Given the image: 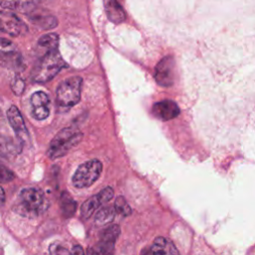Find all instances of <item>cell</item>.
Wrapping results in <instances>:
<instances>
[{
    "instance_id": "6da1fadb",
    "label": "cell",
    "mask_w": 255,
    "mask_h": 255,
    "mask_svg": "<svg viewBox=\"0 0 255 255\" xmlns=\"http://www.w3.org/2000/svg\"><path fill=\"white\" fill-rule=\"evenodd\" d=\"M49 206L45 193L37 187H27L20 191L12 210L24 217H36L44 213Z\"/></svg>"
},
{
    "instance_id": "7a4b0ae2",
    "label": "cell",
    "mask_w": 255,
    "mask_h": 255,
    "mask_svg": "<svg viewBox=\"0 0 255 255\" xmlns=\"http://www.w3.org/2000/svg\"><path fill=\"white\" fill-rule=\"evenodd\" d=\"M66 63L59 50L46 53L39 57L35 64L31 77L35 83H47L51 81L64 67Z\"/></svg>"
},
{
    "instance_id": "3957f363",
    "label": "cell",
    "mask_w": 255,
    "mask_h": 255,
    "mask_svg": "<svg viewBox=\"0 0 255 255\" xmlns=\"http://www.w3.org/2000/svg\"><path fill=\"white\" fill-rule=\"evenodd\" d=\"M82 138L83 133L78 128L74 127L62 128L51 140L47 151L48 156L51 159H56L66 155Z\"/></svg>"
},
{
    "instance_id": "277c9868",
    "label": "cell",
    "mask_w": 255,
    "mask_h": 255,
    "mask_svg": "<svg viewBox=\"0 0 255 255\" xmlns=\"http://www.w3.org/2000/svg\"><path fill=\"white\" fill-rule=\"evenodd\" d=\"M83 79L74 76L64 80L57 88L56 103L60 109H70L77 105L81 99Z\"/></svg>"
},
{
    "instance_id": "5b68a950",
    "label": "cell",
    "mask_w": 255,
    "mask_h": 255,
    "mask_svg": "<svg viewBox=\"0 0 255 255\" xmlns=\"http://www.w3.org/2000/svg\"><path fill=\"white\" fill-rule=\"evenodd\" d=\"M103 164L98 159H91L82 163L75 171L72 182L77 188L91 186L101 175Z\"/></svg>"
},
{
    "instance_id": "8992f818",
    "label": "cell",
    "mask_w": 255,
    "mask_h": 255,
    "mask_svg": "<svg viewBox=\"0 0 255 255\" xmlns=\"http://www.w3.org/2000/svg\"><path fill=\"white\" fill-rule=\"evenodd\" d=\"M0 31L10 36H24L28 32V27L17 15L8 11H0Z\"/></svg>"
},
{
    "instance_id": "52a82bcc",
    "label": "cell",
    "mask_w": 255,
    "mask_h": 255,
    "mask_svg": "<svg viewBox=\"0 0 255 255\" xmlns=\"http://www.w3.org/2000/svg\"><path fill=\"white\" fill-rule=\"evenodd\" d=\"M175 62L173 57H163L155 66L154 80L161 87H170L174 82Z\"/></svg>"
},
{
    "instance_id": "ba28073f",
    "label": "cell",
    "mask_w": 255,
    "mask_h": 255,
    "mask_svg": "<svg viewBox=\"0 0 255 255\" xmlns=\"http://www.w3.org/2000/svg\"><path fill=\"white\" fill-rule=\"evenodd\" d=\"M0 61L11 69L20 68L22 65L20 51L13 42L5 38H0Z\"/></svg>"
},
{
    "instance_id": "9c48e42d",
    "label": "cell",
    "mask_w": 255,
    "mask_h": 255,
    "mask_svg": "<svg viewBox=\"0 0 255 255\" xmlns=\"http://www.w3.org/2000/svg\"><path fill=\"white\" fill-rule=\"evenodd\" d=\"M114 197V190L111 187H106L99 193L93 195L88 200H86L81 207V217L83 219H88L92 214L103 204L109 202Z\"/></svg>"
},
{
    "instance_id": "30bf717a",
    "label": "cell",
    "mask_w": 255,
    "mask_h": 255,
    "mask_svg": "<svg viewBox=\"0 0 255 255\" xmlns=\"http://www.w3.org/2000/svg\"><path fill=\"white\" fill-rule=\"evenodd\" d=\"M7 119H8V122H9L10 126L12 127V128L14 129V131H15L17 137H18V140L21 143L27 141L28 138H29L28 129L25 126V122L23 120V117H22L21 113L19 112V110L16 106H11L8 109Z\"/></svg>"
},
{
    "instance_id": "8fae6325",
    "label": "cell",
    "mask_w": 255,
    "mask_h": 255,
    "mask_svg": "<svg viewBox=\"0 0 255 255\" xmlns=\"http://www.w3.org/2000/svg\"><path fill=\"white\" fill-rule=\"evenodd\" d=\"M151 113L156 119L166 122L176 118L179 115L180 110L175 102L171 100H163L152 106Z\"/></svg>"
},
{
    "instance_id": "7c38bea8",
    "label": "cell",
    "mask_w": 255,
    "mask_h": 255,
    "mask_svg": "<svg viewBox=\"0 0 255 255\" xmlns=\"http://www.w3.org/2000/svg\"><path fill=\"white\" fill-rule=\"evenodd\" d=\"M49 97L44 92H36L31 96L32 115L38 121L46 120L50 114Z\"/></svg>"
},
{
    "instance_id": "4fadbf2b",
    "label": "cell",
    "mask_w": 255,
    "mask_h": 255,
    "mask_svg": "<svg viewBox=\"0 0 255 255\" xmlns=\"http://www.w3.org/2000/svg\"><path fill=\"white\" fill-rule=\"evenodd\" d=\"M120 233H121L120 226L118 224H114L109 226L107 229H105L101 234V238L98 244L107 253V255H111L113 253L115 249L116 241Z\"/></svg>"
},
{
    "instance_id": "5bb4252c",
    "label": "cell",
    "mask_w": 255,
    "mask_h": 255,
    "mask_svg": "<svg viewBox=\"0 0 255 255\" xmlns=\"http://www.w3.org/2000/svg\"><path fill=\"white\" fill-rule=\"evenodd\" d=\"M21 142L14 141L11 137L0 133V158L11 159L21 151Z\"/></svg>"
},
{
    "instance_id": "9a60e30c",
    "label": "cell",
    "mask_w": 255,
    "mask_h": 255,
    "mask_svg": "<svg viewBox=\"0 0 255 255\" xmlns=\"http://www.w3.org/2000/svg\"><path fill=\"white\" fill-rule=\"evenodd\" d=\"M151 255H179L174 244L167 238L157 237L150 247Z\"/></svg>"
},
{
    "instance_id": "2e32d148",
    "label": "cell",
    "mask_w": 255,
    "mask_h": 255,
    "mask_svg": "<svg viewBox=\"0 0 255 255\" xmlns=\"http://www.w3.org/2000/svg\"><path fill=\"white\" fill-rule=\"evenodd\" d=\"M104 7L107 17L111 22L120 24L126 20V12L118 0H104Z\"/></svg>"
},
{
    "instance_id": "e0dca14e",
    "label": "cell",
    "mask_w": 255,
    "mask_h": 255,
    "mask_svg": "<svg viewBox=\"0 0 255 255\" xmlns=\"http://www.w3.org/2000/svg\"><path fill=\"white\" fill-rule=\"evenodd\" d=\"M59 47V37L57 34L51 33V34H46L43 35L37 43V52L39 54V57L52 52V51H56L58 50Z\"/></svg>"
},
{
    "instance_id": "ac0fdd59",
    "label": "cell",
    "mask_w": 255,
    "mask_h": 255,
    "mask_svg": "<svg viewBox=\"0 0 255 255\" xmlns=\"http://www.w3.org/2000/svg\"><path fill=\"white\" fill-rule=\"evenodd\" d=\"M60 208L64 217H72L77 209V202L67 191H63L60 196Z\"/></svg>"
},
{
    "instance_id": "d6986e66",
    "label": "cell",
    "mask_w": 255,
    "mask_h": 255,
    "mask_svg": "<svg viewBox=\"0 0 255 255\" xmlns=\"http://www.w3.org/2000/svg\"><path fill=\"white\" fill-rule=\"evenodd\" d=\"M42 0H0V6L4 9L25 10L35 6Z\"/></svg>"
},
{
    "instance_id": "ffe728a7",
    "label": "cell",
    "mask_w": 255,
    "mask_h": 255,
    "mask_svg": "<svg viewBox=\"0 0 255 255\" xmlns=\"http://www.w3.org/2000/svg\"><path fill=\"white\" fill-rule=\"evenodd\" d=\"M29 19L34 25H37L40 28L46 29V30L53 29L58 25L57 19L52 15H44V14L36 15V14H34L33 16H29Z\"/></svg>"
},
{
    "instance_id": "44dd1931",
    "label": "cell",
    "mask_w": 255,
    "mask_h": 255,
    "mask_svg": "<svg viewBox=\"0 0 255 255\" xmlns=\"http://www.w3.org/2000/svg\"><path fill=\"white\" fill-rule=\"evenodd\" d=\"M116 215V209L115 207L106 206L101 208L97 211V214L95 216V223L98 226H104L108 223H111Z\"/></svg>"
},
{
    "instance_id": "7402d4cb",
    "label": "cell",
    "mask_w": 255,
    "mask_h": 255,
    "mask_svg": "<svg viewBox=\"0 0 255 255\" xmlns=\"http://www.w3.org/2000/svg\"><path fill=\"white\" fill-rule=\"evenodd\" d=\"M115 209H116V212H118L124 216H128L131 213V208L129 207L128 203L127 202V200L124 196H118L116 198Z\"/></svg>"
},
{
    "instance_id": "603a6c76",
    "label": "cell",
    "mask_w": 255,
    "mask_h": 255,
    "mask_svg": "<svg viewBox=\"0 0 255 255\" xmlns=\"http://www.w3.org/2000/svg\"><path fill=\"white\" fill-rule=\"evenodd\" d=\"M50 255H72V250L68 249L60 242H54L49 247Z\"/></svg>"
},
{
    "instance_id": "cb8c5ba5",
    "label": "cell",
    "mask_w": 255,
    "mask_h": 255,
    "mask_svg": "<svg viewBox=\"0 0 255 255\" xmlns=\"http://www.w3.org/2000/svg\"><path fill=\"white\" fill-rule=\"evenodd\" d=\"M15 178L14 172L0 162V183H7Z\"/></svg>"
},
{
    "instance_id": "d4e9b609",
    "label": "cell",
    "mask_w": 255,
    "mask_h": 255,
    "mask_svg": "<svg viewBox=\"0 0 255 255\" xmlns=\"http://www.w3.org/2000/svg\"><path fill=\"white\" fill-rule=\"evenodd\" d=\"M11 87L16 95H21L24 90V82L21 79H16L13 81V84L11 85Z\"/></svg>"
},
{
    "instance_id": "484cf974",
    "label": "cell",
    "mask_w": 255,
    "mask_h": 255,
    "mask_svg": "<svg viewBox=\"0 0 255 255\" xmlns=\"http://www.w3.org/2000/svg\"><path fill=\"white\" fill-rule=\"evenodd\" d=\"M87 255H107V253L102 249V247L97 243L87 250Z\"/></svg>"
},
{
    "instance_id": "4316f807",
    "label": "cell",
    "mask_w": 255,
    "mask_h": 255,
    "mask_svg": "<svg viewBox=\"0 0 255 255\" xmlns=\"http://www.w3.org/2000/svg\"><path fill=\"white\" fill-rule=\"evenodd\" d=\"M71 250H72V255H85L84 249L80 245L73 246V248Z\"/></svg>"
},
{
    "instance_id": "83f0119b",
    "label": "cell",
    "mask_w": 255,
    "mask_h": 255,
    "mask_svg": "<svg viewBox=\"0 0 255 255\" xmlns=\"http://www.w3.org/2000/svg\"><path fill=\"white\" fill-rule=\"evenodd\" d=\"M5 201V192L3 190V188L0 186V204L3 203Z\"/></svg>"
},
{
    "instance_id": "f1b7e54d",
    "label": "cell",
    "mask_w": 255,
    "mask_h": 255,
    "mask_svg": "<svg viewBox=\"0 0 255 255\" xmlns=\"http://www.w3.org/2000/svg\"><path fill=\"white\" fill-rule=\"evenodd\" d=\"M141 255H151V254H150V249H144V250L141 252Z\"/></svg>"
},
{
    "instance_id": "f546056e",
    "label": "cell",
    "mask_w": 255,
    "mask_h": 255,
    "mask_svg": "<svg viewBox=\"0 0 255 255\" xmlns=\"http://www.w3.org/2000/svg\"><path fill=\"white\" fill-rule=\"evenodd\" d=\"M3 123H4V117H3L2 112L0 111V125H1V124H3Z\"/></svg>"
}]
</instances>
